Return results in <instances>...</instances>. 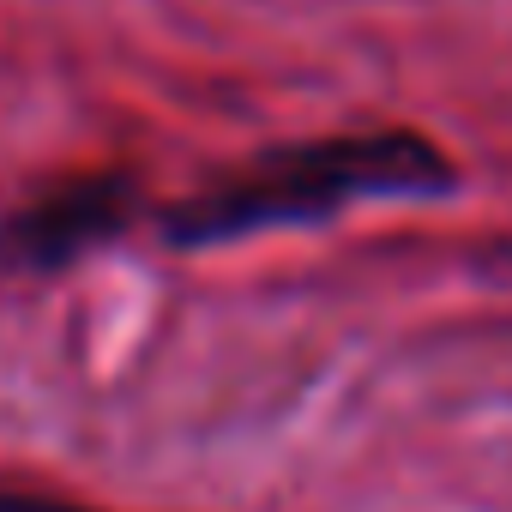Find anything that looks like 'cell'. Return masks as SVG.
Here are the masks:
<instances>
[{
    "instance_id": "cell-4",
    "label": "cell",
    "mask_w": 512,
    "mask_h": 512,
    "mask_svg": "<svg viewBox=\"0 0 512 512\" xmlns=\"http://www.w3.org/2000/svg\"><path fill=\"white\" fill-rule=\"evenodd\" d=\"M0 512H97V506L55 500V494H19V488H0Z\"/></svg>"
},
{
    "instance_id": "cell-2",
    "label": "cell",
    "mask_w": 512,
    "mask_h": 512,
    "mask_svg": "<svg viewBox=\"0 0 512 512\" xmlns=\"http://www.w3.org/2000/svg\"><path fill=\"white\" fill-rule=\"evenodd\" d=\"M139 205V187L127 175H73L37 199H25L0 223V266L7 272H61L97 241H109Z\"/></svg>"
},
{
    "instance_id": "cell-1",
    "label": "cell",
    "mask_w": 512,
    "mask_h": 512,
    "mask_svg": "<svg viewBox=\"0 0 512 512\" xmlns=\"http://www.w3.org/2000/svg\"><path fill=\"white\" fill-rule=\"evenodd\" d=\"M452 187H458V163L416 127L326 133L302 145H272L253 163L217 175L211 187L187 193L163 217V235L175 247H217L260 229L326 223L374 199H440Z\"/></svg>"
},
{
    "instance_id": "cell-3",
    "label": "cell",
    "mask_w": 512,
    "mask_h": 512,
    "mask_svg": "<svg viewBox=\"0 0 512 512\" xmlns=\"http://www.w3.org/2000/svg\"><path fill=\"white\" fill-rule=\"evenodd\" d=\"M470 272H476L482 284H494V290H512V229H506V235H488V241H476V253H470Z\"/></svg>"
}]
</instances>
